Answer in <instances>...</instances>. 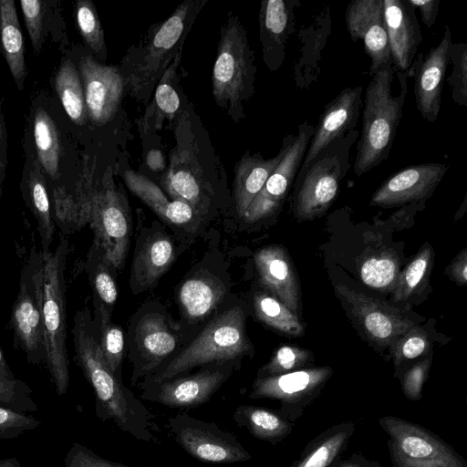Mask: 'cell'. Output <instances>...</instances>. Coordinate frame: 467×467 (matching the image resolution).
<instances>
[{"mask_svg":"<svg viewBox=\"0 0 467 467\" xmlns=\"http://www.w3.org/2000/svg\"><path fill=\"white\" fill-rule=\"evenodd\" d=\"M431 348L427 333L419 327H412L392 343V355L396 366L401 362L425 355Z\"/></svg>","mask_w":467,"mask_h":467,"instance_id":"7dc6e473","label":"cell"},{"mask_svg":"<svg viewBox=\"0 0 467 467\" xmlns=\"http://www.w3.org/2000/svg\"><path fill=\"white\" fill-rule=\"evenodd\" d=\"M86 269L93 292L95 318L101 316L111 317L118 297L113 268L105 260L101 249L94 242L88 254Z\"/></svg>","mask_w":467,"mask_h":467,"instance_id":"e575fe53","label":"cell"},{"mask_svg":"<svg viewBox=\"0 0 467 467\" xmlns=\"http://www.w3.org/2000/svg\"><path fill=\"white\" fill-rule=\"evenodd\" d=\"M253 306L257 318L275 331L290 337L305 334L299 317L267 292L254 293Z\"/></svg>","mask_w":467,"mask_h":467,"instance_id":"f35d334b","label":"cell"},{"mask_svg":"<svg viewBox=\"0 0 467 467\" xmlns=\"http://www.w3.org/2000/svg\"><path fill=\"white\" fill-rule=\"evenodd\" d=\"M299 0H264L259 10L262 57L270 71H276L286 57V47L296 30Z\"/></svg>","mask_w":467,"mask_h":467,"instance_id":"7402d4cb","label":"cell"},{"mask_svg":"<svg viewBox=\"0 0 467 467\" xmlns=\"http://www.w3.org/2000/svg\"><path fill=\"white\" fill-rule=\"evenodd\" d=\"M147 164L155 171H162L165 168L162 153L157 150H150L147 155Z\"/></svg>","mask_w":467,"mask_h":467,"instance_id":"6f0895ef","label":"cell"},{"mask_svg":"<svg viewBox=\"0 0 467 467\" xmlns=\"http://www.w3.org/2000/svg\"><path fill=\"white\" fill-rule=\"evenodd\" d=\"M43 254L32 251L21 270L19 290L11 314L14 341L29 363L46 361L43 324Z\"/></svg>","mask_w":467,"mask_h":467,"instance_id":"ba28073f","label":"cell"},{"mask_svg":"<svg viewBox=\"0 0 467 467\" xmlns=\"http://www.w3.org/2000/svg\"><path fill=\"white\" fill-rule=\"evenodd\" d=\"M337 296L348 306L352 318L359 325L368 339L380 347L392 343L415 326L414 322L398 308L353 290L343 284L335 286Z\"/></svg>","mask_w":467,"mask_h":467,"instance_id":"2e32d148","label":"cell"},{"mask_svg":"<svg viewBox=\"0 0 467 467\" xmlns=\"http://www.w3.org/2000/svg\"><path fill=\"white\" fill-rule=\"evenodd\" d=\"M260 284L268 294L285 305L296 315L301 311L298 278L287 252L279 245H268L254 254Z\"/></svg>","mask_w":467,"mask_h":467,"instance_id":"cb8c5ba5","label":"cell"},{"mask_svg":"<svg viewBox=\"0 0 467 467\" xmlns=\"http://www.w3.org/2000/svg\"><path fill=\"white\" fill-rule=\"evenodd\" d=\"M312 359V353L294 345H284L275 350L270 360L263 366L256 378L282 375L303 369Z\"/></svg>","mask_w":467,"mask_h":467,"instance_id":"ee69618b","label":"cell"},{"mask_svg":"<svg viewBox=\"0 0 467 467\" xmlns=\"http://www.w3.org/2000/svg\"><path fill=\"white\" fill-rule=\"evenodd\" d=\"M78 67L88 119L97 126L105 125L118 112L125 90L119 68L102 64L91 55L82 57Z\"/></svg>","mask_w":467,"mask_h":467,"instance_id":"ac0fdd59","label":"cell"},{"mask_svg":"<svg viewBox=\"0 0 467 467\" xmlns=\"http://www.w3.org/2000/svg\"><path fill=\"white\" fill-rule=\"evenodd\" d=\"M379 422L390 437L396 467H462L453 449L421 426L393 416Z\"/></svg>","mask_w":467,"mask_h":467,"instance_id":"30bf717a","label":"cell"},{"mask_svg":"<svg viewBox=\"0 0 467 467\" xmlns=\"http://www.w3.org/2000/svg\"><path fill=\"white\" fill-rule=\"evenodd\" d=\"M452 44L451 30L445 26V32L440 43L431 47L427 54H417L409 71V77H414L417 109L421 117L431 123L436 121L439 117L441 91Z\"/></svg>","mask_w":467,"mask_h":467,"instance_id":"e0dca14e","label":"cell"},{"mask_svg":"<svg viewBox=\"0 0 467 467\" xmlns=\"http://www.w3.org/2000/svg\"><path fill=\"white\" fill-rule=\"evenodd\" d=\"M410 4L419 9L421 20L427 28L431 29L436 22L440 0H409Z\"/></svg>","mask_w":467,"mask_h":467,"instance_id":"f5cc1de1","label":"cell"},{"mask_svg":"<svg viewBox=\"0 0 467 467\" xmlns=\"http://www.w3.org/2000/svg\"><path fill=\"white\" fill-rule=\"evenodd\" d=\"M335 467H381L378 462L364 458L359 453H354L346 460H339Z\"/></svg>","mask_w":467,"mask_h":467,"instance_id":"9f6ffc18","label":"cell"},{"mask_svg":"<svg viewBox=\"0 0 467 467\" xmlns=\"http://www.w3.org/2000/svg\"><path fill=\"white\" fill-rule=\"evenodd\" d=\"M399 257L391 249L374 251L365 257L359 265L362 282L379 290L393 289L399 275Z\"/></svg>","mask_w":467,"mask_h":467,"instance_id":"ab89813d","label":"cell"},{"mask_svg":"<svg viewBox=\"0 0 467 467\" xmlns=\"http://www.w3.org/2000/svg\"><path fill=\"white\" fill-rule=\"evenodd\" d=\"M449 167L441 162L408 166L383 182L373 193L370 205L391 207L425 201L432 195Z\"/></svg>","mask_w":467,"mask_h":467,"instance_id":"d6986e66","label":"cell"},{"mask_svg":"<svg viewBox=\"0 0 467 467\" xmlns=\"http://www.w3.org/2000/svg\"><path fill=\"white\" fill-rule=\"evenodd\" d=\"M20 5L34 52L37 55L44 43L45 3L39 0H21Z\"/></svg>","mask_w":467,"mask_h":467,"instance_id":"c3c4849f","label":"cell"},{"mask_svg":"<svg viewBox=\"0 0 467 467\" xmlns=\"http://www.w3.org/2000/svg\"><path fill=\"white\" fill-rule=\"evenodd\" d=\"M239 365L240 361L213 363L158 383L143 380L140 398L172 409L196 408L208 402Z\"/></svg>","mask_w":467,"mask_h":467,"instance_id":"8fae6325","label":"cell"},{"mask_svg":"<svg viewBox=\"0 0 467 467\" xmlns=\"http://www.w3.org/2000/svg\"><path fill=\"white\" fill-rule=\"evenodd\" d=\"M0 378L5 379H16V377L7 364L0 348Z\"/></svg>","mask_w":467,"mask_h":467,"instance_id":"680465c9","label":"cell"},{"mask_svg":"<svg viewBox=\"0 0 467 467\" xmlns=\"http://www.w3.org/2000/svg\"><path fill=\"white\" fill-rule=\"evenodd\" d=\"M359 131L354 130L334 140L304 168L299 169L294 186L293 208L301 220L325 213L337 198L341 181L351 166V149Z\"/></svg>","mask_w":467,"mask_h":467,"instance_id":"52a82bcc","label":"cell"},{"mask_svg":"<svg viewBox=\"0 0 467 467\" xmlns=\"http://www.w3.org/2000/svg\"><path fill=\"white\" fill-rule=\"evenodd\" d=\"M71 332L77 363L95 391L98 418L113 421L139 441L156 442L151 412L109 369L88 307L77 312Z\"/></svg>","mask_w":467,"mask_h":467,"instance_id":"6da1fadb","label":"cell"},{"mask_svg":"<svg viewBox=\"0 0 467 467\" xmlns=\"http://www.w3.org/2000/svg\"><path fill=\"white\" fill-rule=\"evenodd\" d=\"M181 57L182 51L172 60L156 86L152 103L149 104L143 119H141L144 131L150 128L152 120L154 129L161 127L163 119L171 121L180 109L179 94L172 83L176 78Z\"/></svg>","mask_w":467,"mask_h":467,"instance_id":"8d00e7d4","label":"cell"},{"mask_svg":"<svg viewBox=\"0 0 467 467\" xmlns=\"http://www.w3.org/2000/svg\"><path fill=\"white\" fill-rule=\"evenodd\" d=\"M65 467H133L98 455L86 445L73 442L64 458Z\"/></svg>","mask_w":467,"mask_h":467,"instance_id":"f907efd6","label":"cell"},{"mask_svg":"<svg viewBox=\"0 0 467 467\" xmlns=\"http://www.w3.org/2000/svg\"><path fill=\"white\" fill-rule=\"evenodd\" d=\"M431 359L426 358L412 365L401 379L404 395L410 400H420L422 398V388L429 375Z\"/></svg>","mask_w":467,"mask_h":467,"instance_id":"816d5d0a","label":"cell"},{"mask_svg":"<svg viewBox=\"0 0 467 467\" xmlns=\"http://www.w3.org/2000/svg\"><path fill=\"white\" fill-rule=\"evenodd\" d=\"M346 26L354 42L362 40L371 60L369 74L392 64L386 30L383 0H353L346 10Z\"/></svg>","mask_w":467,"mask_h":467,"instance_id":"ffe728a7","label":"cell"},{"mask_svg":"<svg viewBox=\"0 0 467 467\" xmlns=\"http://www.w3.org/2000/svg\"><path fill=\"white\" fill-rule=\"evenodd\" d=\"M193 148L177 146L171 152L170 166L161 179V184L173 200L188 203L199 215L208 198L201 165Z\"/></svg>","mask_w":467,"mask_h":467,"instance_id":"484cf974","label":"cell"},{"mask_svg":"<svg viewBox=\"0 0 467 467\" xmlns=\"http://www.w3.org/2000/svg\"><path fill=\"white\" fill-rule=\"evenodd\" d=\"M332 373L330 367L324 366L277 376L255 378L249 398L279 401L281 406L275 410L293 422L321 393Z\"/></svg>","mask_w":467,"mask_h":467,"instance_id":"4fadbf2b","label":"cell"},{"mask_svg":"<svg viewBox=\"0 0 467 467\" xmlns=\"http://www.w3.org/2000/svg\"><path fill=\"white\" fill-rule=\"evenodd\" d=\"M88 223L94 243L113 270L123 268L130 247L131 221L124 195L117 191L110 177L99 187H93Z\"/></svg>","mask_w":467,"mask_h":467,"instance_id":"9c48e42d","label":"cell"},{"mask_svg":"<svg viewBox=\"0 0 467 467\" xmlns=\"http://www.w3.org/2000/svg\"><path fill=\"white\" fill-rule=\"evenodd\" d=\"M100 351L109 369L121 379V364L124 356L125 341L122 327L111 322V317L102 316L95 318Z\"/></svg>","mask_w":467,"mask_h":467,"instance_id":"b9f144b4","label":"cell"},{"mask_svg":"<svg viewBox=\"0 0 467 467\" xmlns=\"http://www.w3.org/2000/svg\"><path fill=\"white\" fill-rule=\"evenodd\" d=\"M175 258L174 244L161 232L148 235L139 244L130 270V287L134 294L151 288L171 267Z\"/></svg>","mask_w":467,"mask_h":467,"instance_id":"4316f807","label":"cell"},{"mask_svg":"<svg viewBox=\"0 0 467 467\" xmlns=\"http://www.w3.org/2000/svg\"><path fill=\"white\" fill-rule=\"evenodd\" d=\"M40 424L41 421L32 415L0 407V440L17 438Z\"/></svg>","mask_w":467,"mask_h":467,"instance_id":"681fc988","label":"cell"},{"mask_svg":"<svg viewBox=\"0 0 467 467\" xmlns=\"http://www.w3.org/2000/svg\"><path fill=\"white\" fill-rule=\"evenodd\" d=\"M233 418L238 426L247 429L254 438L273 445L286 438L293 430L292 421L276 410L265 407L240 405Z\"/></svg>","mask_w":467,"mask_h":467,"instance_id":"836d02e7","label":"cell"},{"mask_svg":"<svg viewBox=\"0 0 467 467\" xmlns=\"http://www.w3.org/2000/svg\"><path fill=\"white\" fill-rule=\"evenodd\" d=\"M0 467H24L16 458H0Z\"/></svg>","mask_w":467,"mask_h":467,"instance_id":"91938a15","label":"cell"},{"mask_svg":"<svg viewBox=\"0 0 467 467\" xmlns=\"http://www.w3.org/2000/svg\"><path fill=\"white\" fill-rule=\"evenodd\" d=\"M207 1H183L166 20L149 29L142 42L127 52L119 68L132 98L144 103L149 101L164 72L182 50Z\"/></svg>","mask_w":467,"mask_h":467,"instance_id":"7a4b0ae2","label":"cell"},{"mask_svg":"<svg viewBox=\"0 0 467 467\" xmlns=\"http://www.w3.org/2000/svg\"><path fill=\"white\" fill-rule=\"evenodd\" d=\"M0 195H1V188H0Z\"/></svg>","mask_w":467,"mask_h":467,"instance_id":"94428289","label":"cell"},{"mask_svg":"<svg viewBox=\"0 0 467 467\" xmlns=\"http://www.w3.org/2000/svg\"><path fill=\"white\" fill-rule=\"evenodd\" d=\"M174 441L194 459L211 463L246 462L251 454L236 436L214 422L198 420L186 412L169 418Z\"/></svg>","mask_w":467,"mask_h":467,"instance_id":"7c38bea8","label":"cell"},{"mask_svg":"<svg viewBox=\"0 0 467 467\" xmlns=\"http://www.w3.org/2000/svg\"><path fill=\"white\" fill-rule=\"evenodd\" d=\"M223 282L213 275L197 274L186 279L178 291V303L186 321L197 323L207 317L225 296Z\"/></svg>","mask_w":467,"mask_h":467,"instance_id":"f1b7e54d","label":"cell"},{"mask_svg":"<svg viewBox=\"0 0 467 467\" xmlns=\"http://www.w3.org/2000/svg\"><path fill=\"white\" fill-rule=\"evenodd\" d=\"M34 140L37 161L45 172L52 179L60 176L61 140L57 127L50 115L38 109L34 118Z\"/></svg>","mask_w":467,"mask_h":467,"instance_id":"d590c367","label":"cell"},{"mask_svg":"<svg viewBox=\"0 0 467 467\" xmlns=\"http://www.w3.org/2000/svg\"><path fill=\"white\" fill-rule=\"evenodd\" d=\"M68 243L65 235L54 250L43 254V324L45 364L57 395L69 385V361L67 348V303L65 269Z\"/></svg>","mask_w":467,"mask_h":467,"instance_id":"8992f818","label":"cell"},{"mask_svg":"<svg viewBox=\"0 0 467 467\" xmlns=\"http://www.w3.org/2000/svg\"><path fill=\"white\" fill-rule=\"evenodd\" d=\"M6 167V130L3 118L2 111L0 109V188L1 183L5 177V171Z\"/></svg>","mask_w":467,"mask_h":467,"instance_id":"11a10c76","label":"cell"},{"mask_svg":"<svg viewBox=\"0 0 467 467\" xmlns=\"http://www.w3.org/2000/svg\"><path fill=\"white\" fill-rule=\"evenodd\" d=\"M355 431L352 421L334 425L313 439L290 467H335Z\"/></svg>","mask_w":467,"mask_h":467,"instance_id":"4dcf8cb0","label":"cell"},{"mask_svg":"<svg viewBox=\"0 0 467 467\" xmlns=\"http://www.w3.org/2000/svg\"><path fill=\"white\" fill-rule=\"evenodd\" d=\"M450 275L458 285H464L467 283V252L466 249L454 258L451 265Z\"/></svg>","mask_w":467,"mask_h":467,"instance_id":"db71d44e","label":"cell"},{"mask_svg":"<svg viewBox=\"0 0 467 467\" xmlns=\"http://www.w3.org/2000/svg\"><path fill=\"white\" fill-rule=\"evenodd\" d=\"M291 134L282 141L278 153L265 159L260 153L243 155L234 168V201L236 214L243 218L249 205L263 188L269 175L276 168L287 149Z\"/></svg>","mask_w":467,"mask_h":467,"instance_id":"83f0119b","label":"cell"},{"mask_svg":"<svg viewBox=\"0 0 467 467\" xmlns=\"http://www.w3.org/2000/svg\"><path fill=\"white\" fill-rule=\"evenodd\" d=\"M0 45L16 85L23 90L27 69L23 34L13 0L0 1Z\"/></svg>","mask_w":467,"mask_h":467,"instance_id":"1f68e13d","label":"cell"},{"mask_svg":"<svg viewBox=\"0 0 467 467\" xmlns=\"http://www.w3.org/2000/svg\"><path fill=\"white\" fill-rule=\"evenodd\" d=\"M32 394V389L24 381L0 378V407L23 413L36 411L38 406Z\"/></svg>","mask_w":467,"mask_h":467,"instance_id":"bcb514c9","label":"cell"},{"mask_svg":"<svg viewBox=\"0 0 467 467\" xmlns=\"http://www.w3.org/2000/svg\"><path fill=\"white\" fill-rule=\"evenodd\" d=\"M331 33L329 6L311 15L296 30L297 50L293 67L294 80L298 88H309L321 72L322 52Z\"/></svg>","mask_w":467,"mask_h":467,"instance_id":"d4e9b609","label":"cell"},{"mask_svg":"<svg viewBox=\"0 0 467 467\" xmlns=\"http://www.w3.org/2000/svg\"><path fill=\"white\" fill-rule=\"evenodd\" d=\"M131 386L152 374L178 348L179 336L167 317L158 310L143 312L132 324L130 332Z\"/></svg>","mask_w":467,"mask_h":467,"instance_id":"9a60e30c","label":"cell"},{"mask_svg":"<svg viewBox=\"0 0 467 467\" xmlns=\"http://www.w3.org/2000/svg\"><path fill=\"white\" fill-rule=\"evenodd\" d=\"M314 128L305 120L298 126L297 133L291 134L285 155L244 214V223H258L281 208L301 167Z\"/></svg>","mask_w":467,"mask_h":467,"instance_id":"5bb4252c","label":"cell"},{"mask_svg":"<svg viewBox=\"0 0 467 467\" xmlns=\"http://www.w3.org/2000/svg\"><path fill=\"white\" fill-rule=\"evenodd\" d=\"M245 329V315L239 306L221 312L201 333L169 362L162 364L144 381L161 382L213 363L241 361L253 350Z\"/></svg>","mask_w":467,"mask_h":467,"instance_id":"5b68a950","label":"cell"},{"mask_svg":"<svg viewBox=\"0 0 467 467\" xmlns=\"http://www.w3.org/2000/svg\"><path fill=\"white\" fill-rule=\"evenodd\" d=\"M433 262L432 248L424 244L405 269L399 274L393 287L392 299L402 302L411 296L428 280Z\"/></svg>","mask_w":467,"mask_h":467,"instance_id":"60d3db41","label":"cell"},{"mask_svg":"<svg viewBox=\"0 0 467 467\" xmlns=\"http://www.w3.org/2000/svg\"><path fill=\"white\" fill-rule=\"evenodd\" d=\"M246 28L239 16L230 11L220 30L212 73V92L215 103L234 122L244 119L243 103L254 94L256 66Z\"/></svg>","mask_w":467,"mask_h":467,"instance_id":"277c9868","label":"cell"},{"mask_svg":"<svg viewBox=\"0 0 467 467\" xmlns=\"http://www.w3.org/2000/svg\"><path fill=\"white\" fill-rule=\"evenodd\" d=\"M122 177L130 191L163 221L175 225H185L198 215L188 203L170 200L162 190L146 176L126 170Z\"/></svg>","mask_w":467,"mask_h":467,"instance_id":"f546056e","label":"cell"},{"mask_svg":"<svg viewBox=\"0 0 467 467\" xmlns=\"http://www.w3.org/2000/svg\"><path fill=\"white\" fill-rule=\"evenodd\" d=\"M363 88L347 87L326 104L306 151L304 169L325 147L356 130L362 102Z\"/></svg>","mask_w":467,"mask_h":467,"instance_id":"44dd1931","label":"cell"},{"mask_svg":"<svg viewBox=\"0 0 467 467\" xmlns=\"http://www.w3.org/2000/svg\"><path fill=\"white\" fill-rule=\"evenodd\" d=\"M55 88L70 119L77 125H85L88 116L83 84L70 59L61 63L55 77Z\"/></svg>","mask_w":467,"mask_h":467,"instance_id":"74e56055","label":"cell"},{"mask_svg":"<svg viewBox=\"0 0 467 467\" xmlns=\"http://www.w3.org/2000/svg\"><path fill=\"white\" fill-rule=\"evenodd\" d=\"M365 91L362 129L353 171L362 176L386 161L392 148L408 93V73L387 65L373 76Z\"/></svg>","mask_w":467,"mask_h":467,"instance_id":"3957f363","label":"cell"},{"mask_svg":"<svg viewBox=\"0 0 467 467\" xmlns=\"http://www.w3.org/2000/svg\"><path fill=\"white\" fill-rule=\"evenodd\" d=\"M450 63L452 70L445 79L451 89L453 101L467 107V44L453 43L451 46Z\"/></svg>","mask_w":467,"mask_h":467,"instance_id":"f6af8a7d","label":"cell"},{"mask_svg":"<svg viewBox=\"0 0 467 467\" xmlns=\"http://www.w3.org/2000/svg\"><path fill=\"white\" fill-rule=\"evenodd\" d=\"M76 21L85 44L101 59L107 57L104 31L96 6L90 0L76 4Z\"/></svg>","mask_w":467,"mask_h":467,"instance_id":"7bdbcfd3","label":"cell"},{"mask_svg":"<svg viewBox=\"0 0 467 467\" xmlns=\"http://www.w3.org/2000/svg\"><path fill=\"white\" fill-rule=\"evenodd\" d=\"M42 171L37 160L32 162L26 182L25 198L27 207L36 221L42 252L46 253L50 250L56 224L53 220L51 201Z\"/></svg>","mask_w":467,"mask_h":467,"instance_id":"d6a6232c","label":"cell"},{"mask_svg":"<svg viewBox=\"0 0 467 467\" xmlns=\"http://www.w3.org/2000/svg\"><path fill=\"white\" fill-rule=\"evenodd\" d=\"M383 13L394 70L409 75L423 40L415 8L409 0H383Z\"/></svg>","mask_w":467,"mask_h":467,"instance_id":"603a6c76","label":"cell"}]
</instances>
